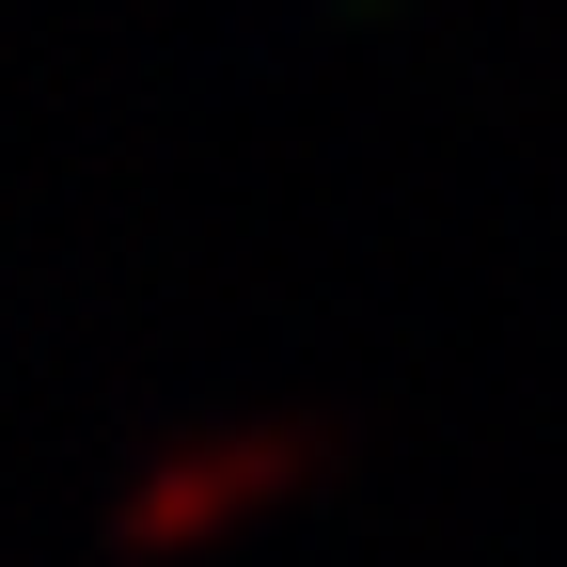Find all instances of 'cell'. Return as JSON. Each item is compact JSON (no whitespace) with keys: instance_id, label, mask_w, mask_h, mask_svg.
Listing matches in <instances>:
<instances>
[{"instance_id":"obj_1","label":"cell","mask_w":567,"mask_h":567,"mask_svg":"<svg viewBox=\"0 0 567 567\" xmlns=\"http://www.w3.org/2000/svg\"><path fill=\"white\" fill-rule=\"evenodd\" d=\"M316 473H331V425H316V410L221 425V442H174V457H142V473L111 488V551H126V567L205 551V536H237V520H268V505H300Z\"/></svg>"}]
</instances>
